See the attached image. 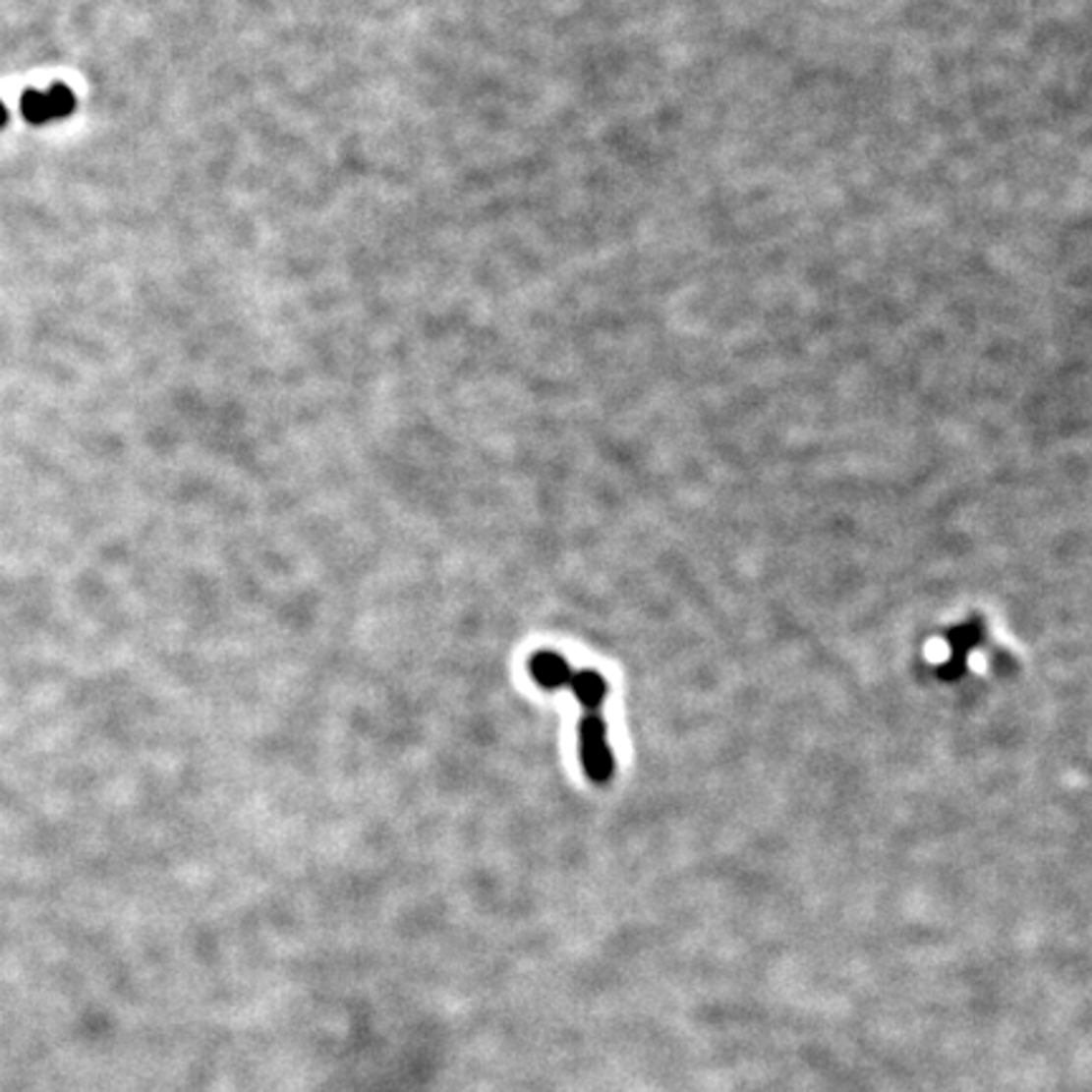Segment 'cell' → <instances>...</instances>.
<instances>
[{"instance_id":"1","label":"cell","mask_w":1092,"mask_h":1092,"mask_svg":"<svg viewBox=\"0 0 1092 1092\" xmlns=\"http://www.w3.org/2000/svg\"><path fill=\"white\" fill-rule=\"evenodd\" d=\"M569 688L582 706L579 718V759L587 779L595 784H607L614 774V756L609 746L607 723L603 716V703L609 685L597 670H572Z\"/></svg>"},{"instance_id":"2","label":"cell","mask_w":1092,"mask_h":1092,"mask_svg":"<svg viewBox=\"0 0 1092 1092\" xmlns=\"http://www.w3.org/2000/svg\"><path fill=\"white\" fill-rule=\"evenodd\" d=\"M529 673L546 691H559V688H567L569 678H572V665L559 653L539 650V653L532 656V661H529Z\"/></svg>"},{"instance_id":"3","label":"cell","mask_w":1092,"mask_h":1092,"mask_svg":"<svg viewBox=\"0 0 1092 1092\" xmlns=\"http://www.w3.org/2000/svg\"><path fill=\"white\" fill-rule=\"evenodd\" d=\"M979 638H981L979 622H966V625L956 627V630L948 635V640L953 643V653H950V661L946 662L944 667H950V665L956 667V670H953V678H958V675L963 673L968 648H974V645L979 643Z\"/></svg>"},{"instance_id":"4","label":"cell","mask_w":1092,"mask_h":1092,"mask_svg":"<svg viewBox=\"0 0 1092 1092\" xmlns=\"http://www.w3.org/2000/svg\"><path fill=\"white\" fill-rule=\"evenodd\" d=\"M21 112L29 119L30 125H46L48 119H54L51 114V104L46 99V91H26L21 99Z\"/></svg>"},{"instance_id":"5","label":"cell","mask_w":1092,"mask_h":1092,"mask_svg":"<svg viewBox=\"0 0 1092 1092\" xmlns=\"http://www.w3.org/2000/svg\"><path fill=\"white\" fill-rule=\"evenodd\" d=\"M46 99L48 104H51V114H54V119L69 117V114L74 112V104H77L72 91L66 89V86H61V84H56V86H51V89L46 91Z\"/></svg>"},{"instance_id":"6","label":"cell","mask_w":1092,"mask_h":1092,"mask_svg":"<svg viewBox=\"0 0 1092 1092\" xmlns=\"http://www.w3.org/2000/svg\"><path fill=\"white\" fill-rule=\"evenodd\" d=\"M6 119H8V112H6V107L0 104V127L6 125Z\"/></svg>"}]
</instances>
